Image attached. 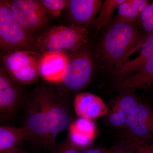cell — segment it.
I'll return each instance as SVG.
<instances>
[{
    "label": "cell",
    "mask_w": 153,
    "mask_h": 153,
    "mask_svg": "<svg viewBox=\"0 0 153 153\" xmlns=\"http://www.w3.org/2000/svg\"><path fill=\"white\" fill-rule=\"evenodd\" d=\"M71 123L65 100L52 88H41L27 102L24 127L30 134V141L39 146H55L57 135Z\"/></svg>",
    "instance_id": "6da1fadb"
},
{
    "label": "cell",
    "mask_w": 153,
    "mask_h": 153,
    "mask_svg": "<svg viewBox=\"0 0 153 153\" xmlns=\"http://www.w3.org/2000/svg\"><path fill=\"white\" fill-rule=\"evenodd\" d=\"M147 35L134 23L116 21L102 36L97 49V57L108 68H117L128 55L139 49Z\"/></svg>",
    "instance_id": "7a4b0ae2"
},
{
    "label": "cell",
    "mask_w": 153,
    "mask_h": 153,
    "mask_svg": "<svg viewBox=\"0 0 153 153\" xmlns=\"http://www.w3.org/2000/svg\"><path fill=\"white\" fill-rule=\"evenodd\" d=\"M88 34L86 28L74 24L69 26H54L38 38V52L41 55L49 52L67 55L74 53L87 43Z\"/></svg>",
    "instance_id": "3957f363"
},
{
    "label": "cell",
    "mask_w": 153,
    "mask_h": 153,
    "mask_svg": "<svg viewBox=\"0 0 153 153\" xmlns=\"http://www.w3.org/2000/svg\"><path fill=\"white\" fill-rule=\"evenodd\" d=\"M0 49L1 54L15 50L38 52L36 41L19 24L4 1L0 2Z\"/></svg>",
    "instance_id": "277c9868"
},
{
    "label": "cell",
    "mask_w": 153,
    "mask_h": 153,
    "mask_svg": "<svg viewBox=\"0 0 153 153\" xmlns=\"http://www.w3.org/2000/svg\"><path fill=\"white\" fill-rule=\"evenodd\" d=\"M42 55L30 50H15L1 54L7 73L15 82L32 84L38 79Z\"/></svg>",
    "instance_id": "5b68a950"
},
{
    "label": "cell",
    "mask_w": 153,
    "mask_h": 153,
    "mask_svg": "<svg viewBox=\"0 0 153 153\" xmlns=\"http://www.w3.org/2000/svg\"><path fill=\"white\" fill-rule=\"evenodd\" d=\"M21 26L31 36L46 26L47 13L40 1H4Z\"/></svg>",
    "instance_id": "8992f818"
},
{
    "label": "cell",
    "mask_w": 153,
    "mask_h": 153,
    "mask_svg": "<svg viewBox=\"0 0 153 153\" xmlns=\"http://www.w3.org/2000/svg\"><path fill=\"white\" fill-rule=\"evenodd\" d=\"M93 61L90 52L77 51L69 59L61 82L71 90L76 91L85 87L91 78Z\"/></svg>",
    "instance_id": "52a82bcc"
},
{
    "label": "cell",
    "mask_w": 153,
    "mask_h": 153,
    "mask_svg": "<svg viewBox=\"0 0 153 153\" xmlns=\"http://www.w3.org/2000/svg\"><path fill=\"white\" fill-rule=\"evenodd\" d=\"M126 131L134 136L148 140H153V109L140 101L131 114L127 116Z\"/></svg>",
    "instance_id": "ba28073f"
},
{
    "label": "cell",
    "mask_w": 153,
    "mask_h": 153,
    "mask_svg": "<svg viewBox=\"0 0 153 153\" xmlns=\"http://www.w3.org/2000/svg\"><path fill=\"white\" fill-rule=\"evenodd\" d=\"M22 100L19 86L7 73L4 65L0 69V115L1 119L11 117Z\"/></svg>",
    "instance_id": "9c48e42d"
},
{
    "label": "cell",
    "mask_w": 153,
    "mask_h": 153,
    "mask_svg": "<svg viewBox=\"0 0 153 153\" xmlns=\"http://www.w3.org/2000/svg\"><path fill=\"white\" fill-rule=\"evenodd\" d=\"M68 59L69 56L64 53L43 54L39 63V74L48 82H61Z\"/></svg>",
    "instance_id": "30bf717a"
},
{
    "label": "cell",
    "mask_w": 153,
    "mask_h": 153,
    "mask_svg": "<svg viewBox=\"0 0 153 153\" xmlns=\"http://www.w3.org/2000/svg\"><path fill=\"white\" fill-rule=\"evenodd\" d=\"M152 86H153V58L144 63L132 74L117 79L115 82V87L120 91H135Z\"/></svg>",
    "instance_id": "8fae6325"
},
{
    "label": "cell",
    "mask_w": 153,
    "mask_h": 153,
    "mask_svg": "<svg viewBox=\"0 0 153 153\" xmlns=\"http://www.w3.org/2000/svg\"><path fill=\"white\" fill-rule=\"evenodd\" d=\"M103 2L101 0H70L67 5L68 14L74 25L93 24Z\"/></svg>",
    "instance_id": "7c38bea8"
},
{
    "label": "cell",
    "mask_w": 153,
    "mask_h": 153,
    "mask_svg": "<svg viewBox=\"0 0 153 153\" xmlns=\"http://www.w3.org/2000/svg\"><path fill=\"white\" fill-rule=\"evenodd\" d=\"M74 111L79 117L92 119L106 114L108 108L99 97L89 93H82L75 97L73 103Z\"/></svg>",
    "instance_id": "4fadbf2b"
},
{
    "label": "cell",
    "mask_w": 153,
    "mask_h": 153,
    "mask_svg": "<svg viewBox=\"0 0 153 153\" xmlns=\"http://www.w3.org/2000/svg\"><path fill=\"white\" fill-rule=\"evenodd\" d=\"M140 49V51L137 57L126 61L119 67L114 69L111 73L117 79L132 74L144 63L153 58V33L146 35Z\"/></svg>",
    "instance_id": "5bb4252c"
},
{
    "label": "cell",
    "mask_w": 153,
    "mask_h": 153,
    "mask_svg": "<svg viewBox=\"0 0 153 153\" xmlns=\"http://www.w3.org/2000/svg\"><path fill=\"white\" fill-rule=\"evenodd\" d=\"M68 128V139L82 149L90 146L97 134L95 124L90 119L78 118L71 123Z\"/></svg>",
    "instance_id": "9a60e30c"
},
{
    "label": "cell",
    "mask_w": 153,
    "mask_h": 153,
    "mask_svg": "<svg viewBox=\"0 0 153 153\" xmlns=\"http://www.w3.org/2000/svg\"><path fill=\"white\" fill-rule=\"evenodd\" d=\"M30 135L24 126L15 127L7 126L0 127V153H9L18 149V146L30 140Z\"/></svg>",
    "instance_id": "2e32d148"
},
{
    "label": "cell",
    "mask_w": 153,
    "mask_h": 153,
    "mask_svg": "<svg viewBox=\"0 0 153 153\" xmlns=\"http://www.w3.org/2000/svg\"><path fill=\"white\" fill-rule=\"evenodd\" d=\"M134 91H120L121 93L115 100L111 109L121 111L126 117L131 114L141 101L133 93Z\"/></svg>",
    "instance_id": "e0dca14e"
},
{
    "label": "cell",
    "mask_w": 153,
    "mask_h": 153,
    "mask_svg": "<svg viewBox=\"0 0 153 153\" xmlns=\"http://www.w3.org/2000/svg\"><path fill=\"white\" fill-rule=\"evenodd\" d=\"M126 0H106L103 2L98 17L95 19L93 25L98 31L109 23L115 10Z\"/></svg>",
    "instance_id": "ac0fdd59"
},
{
    "label": "cell",
    "mask_w": 153,
    "mask_h": 153,
    "mask_svg": "<svg viewBox=\"0 0 153 153\" xmlns=\"http://www.w3.org/2000/svg\"><path fill=\"white\" fill-rule=\"evenodd\" d=\"M123 142L137 153H153V140H148L137 137L126 131L123 134Z\"/></svg>",
    "instance_id": "d6986e66"
},
{
    "label": "cell",
    "mask_w": 153,
    "mask_h": 153,
    "mask_svg": "<svg viewBox=\"0 0 153 153\" xmlns=\"http://www.w3.org/2000/svg\"><path fill=\"white\" fill-rule=\"evenodd\" d=\"M117 10V14L116 17V21L134 23L140 19V14L130 7L128 0H126L119 6Z\"/></svg>",
    "instance_id": "ffe728a7"
},
{
    "label": "cell",
    "mask_w": 153,
    "mask_h": 153,
    "mask_svg": "<svg viewBox=\"0 0 153 153\" xmlns=\"http://www.w3.org/2000/svg\"><path fill=\"white\" fill-rule=\"evenodd\" d=\"M40 1L47 13L54 17L59 16L69 2L66 0H41Z\"/></svg>",
    "instance_id": "44dd1931"
},
{
    "label": "cell",
    "mask_w": 153,
    "mask_h": 153,
    "mask_svg": "<svg viewBox=\"0 0 153 153\" xmlns=\"http://www.w3.org/2000/svg\"><path fill=\"white\" fill-rule=\"evenodd\" d=\"M127 117L119 111L111 109L108 114V120L110 124L116 128L125 126Z\"/></svg>",
    "instance_id": "7402d4cb"
},
{
    "label": "cell",
    "mask_w": 153,
    "mask_h": 153,
    "mask_svg": "<svg viewBox=\"0 0 153 153\" xmlns=\"http://www.w3.org/2000/svg\"><path fill=\"white\" fill-rule=\"evenodd\" d=\"M83 149L73 144L68 138L57 149L55 153H80Z\"/></svg>",
    "instance_id": "603a6c76"
},
{
    "label": "cell",
    "mask_w": 153,
    "mask_h": 153,
    "mask_svg": "<svg viewBox=\"0 0 153 153\" xmlns=\"http://www.w3.org/2000/svg\"><path fill=\"white\" fill-rule=\"evenodd\" d=\"M108 153H137L129 146L123 142L107 149Z\"/></svg>",
    "instance_id": "cb8c5ba5"
},
{
    "label": "cell",
    "mask_w": 153,
    "mask_h": 153,
    "mask_svg": "<svg viewBox=\"0 0 153 153\" xmlns=\"http://www.w3.org/2000/svg\"><path fill=\"white\" fill-rule=\"evenodd\" d=\"M128 2L130 7L140 14L149 4V1L146 0H128Z\"/></svg>",
    "instance_id": "d4e9b609"
},
{
    "label": "cell",
    "mask_w": 153,
    "mask_h": 153,
    "mask_svg": "<svg viewBox=\"0 0 153 153\" xmlns=\"http://www.w3.org/2000/svg\"><path fill=\"white\" fill-rule=\"evenodd\" d=\"M153 18V2L149 4L140 16V22Z\"/></svg>",
    "instance_id": "484cf974"
},
{
    "label": "cell",
    "mask_w": 153,
    "mask_h": 153,
    "mask_svg": "<svg viewBox=\"0 0 153 153\" xmlns=\"http://www.w3.org/2000/svg\"><path fill=\"white\" fill-rule=\"evenodd\" d=\"M142 27L146 35L153 33V18L141 22Z\"/></svg>",
    "instance_id": "4316f807"
},
{
    "label": "cell",
    "mask_w": 153,
    "mask_h": 153,
    "mask_svg": "<svg viewBox=\"0 0 153 153\" xmlns=\"http://www.w3.org/2000/svg\"><path fill=\"white\" fill-rule=\"evenodd\" d=\"M80 153H108L107 149H102L99 148H90L84 149Z\"/></svg>",
    "instance_id": "83f0119b"
},
{
    "label": "cell",
    "mask_w": 153,
    "mask_h": 153,
    "mask_svg": "<svg viewBox=\"0 0 153 153\" xmlns=\"http://www.w3.org/2000/svg\"><path fill=\"white\" fill-rule=\"evenodd\" d=\"M9 153H27L26 152H24V151L20 149L19 148L17 149H16L15 150L13 151V152H11Z\"/></svg>",
    "instance_id": "f1b7e54d"
}]
</instances>
